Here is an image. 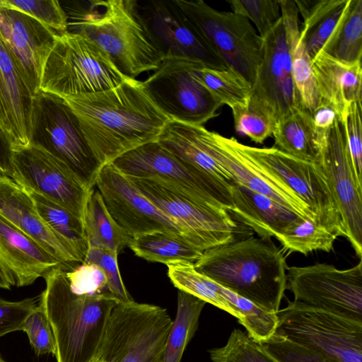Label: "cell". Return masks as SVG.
<instances>
[{"mask_svg":"<svg viewBox=\"0 0 362 362\" xmlns=\"http://www.w3.org/2000/svg\"><path fill=\"white\" fill-rule=\"evenodd\" d=\"M64 98L103 165L156 141L170 121L152 101L143 81L136 78L109 90Z\"/></svg>","mask_w":362,"mask_h":362,"instance_id":"cell-1","label":"cell"},{"mask_svg":"<svg viewBox=\"0 0 362 362\" xmlns=\"http://www.w3.org/2000/svg\"><path fill=\"white\" fill-rule=\"evenodd\" d=\"M284 250L250 236L205 250L195 269L257 307L276 313L287 288Z\"/></svg>","mask_w":362,"mask_h":362,"instance_id":"cell-2","label":"cell"},{"mask_svg":"<svg viewBox=\"0 0 362 362\" xmlns=\"http://www.w3.org/2000/svg\"><path fill=\"white\" fill-rule=\"evenodd\" d=\"M64 268L44 278L40 296L56 344L57 362H91L96 358L109 317L119 301L109 292L71 291Z\"/></svg>","mask_w":362,"mask_h":362,"instance_id":"cell-3","label":"cell"},{"mask_svg":"<svg viewBox=\"0 0 362 362\" xmlns=\"http://www.w3.org/2000/svg\"><path fill=\"white\" fill-rule=\"evenodd\" d=\"M87 4L69 23L72 32L97 43L128 78L159 68L162 59L139 21L136 0H93Z\"/></svg>","mask_w":362,"mask_h":362,"instance_id":"cell-4","label":"cell"},{"mask_svg":"<svg viewBox=\"0 0 362 362\" xmlns=\"http://www.w3.org/2000/svg\"><path fill=\"white\" fill-rule=\"evenodd\" d=\"M128 78L97 43L69 30L57 35L42 69L40 91L66 98L109 90Z\"/></svg>","mask_w":362,"mask_h":362,"instance_id":"cell-5","label":"cell"},{"mask_svg":"<svg viewBox=\"0 0 362 362\" xmlns=\"http://www.w3.org/2000/svg\"><path fill=\"white\" fill-rule=\"evenodd\" d=\"M30 146L66 165L88 190L95 187L103 165L64 98L42 91L33 97Z\"/></svg>","mask_w":362,"mask_h":362,"instance_id":"cell-6","label":"cell"},{"mask_svg":"<svg viewBox=\"0 0 362 362\" xmlns=\"http://www.w3.org/2000/svg\"><path fill=\"white\" fill-rule=\"evenodd\" d=\"M173 323L167 310L134 300L112 310L96 358L100 362H163Z\"/></svg>","mask_w":362,"mask_h":362,"instance_id":"cell-7","label":"cell"},{"mask_svg":"<svg viewBox=\"0 0 362 362\" xmlns=\"http://www.w3.org/2000/svg\"><path fill=\"white\" fill-rule=\"evenodd\" d=\"M276 333L334 362H362V322L299 302L276 313Z\"/></svg>","mask_w":362,"mask_h":362,"instance_id":"cell-8","label":"cell"},{"mask_svg":"<svg viewBox=\"0 0 362 362\" xmlns=\"http://www.w3.org/2000/svg\"><path fill=\"white\" fill-rule=\"evenodd\" d=\"M175 1L228 68L252 86L262 57L263 39L249 20L233 11H218L203 0Z\"/></svg>","mask_w":362,"mask_h":362,"instance_id":"cell-9","label":"cell"},{"mask_svg":"<svg viewBox=\"0 0 362 362\" xmlns=\"http://www.w3.org/2000/svg\"><path fill=\"white\" fill-rule=\"evenodd\" d=\"M127 177L204 251L235 240L238 226L226 210L203 204L165 181Z\"/></svg>","mask_w":362,"mask_h":362,"instance_id":"cell-10","label":"cell"},{"mask_svg":"<svg viewBox=\"0 0 362 362\" xmlns=\"http://www.w3.org/2000/svg\"><path fill=\"white\" fill-rule=\"evenodd\" d=\"M136 9L162 62L183 59L210 69H229L175 0L136 1Z\"/></svg>","mask_w":362,"mask_h":362,"instance_id":"cell-11","label":"cell"},{"mask_svg":"<svg viewBox=\"0 0 362 362\" xmlns=\"http://www.w3.org/2000/svg\"><path fill=\"white\" fill-rule=\"evenodd\" d=\"M111 163L127 177L165 181L210 206L227 211L233 208V184H223L193 170L157 141L132 149Z\"/></svg>","mask_w":362,"mask_h":362,"instance_id":"cell-12","label":"cell"},{"mask_svg":"<svg viewBox=\"0 0 362 362\" xmlns=\"http://www.w3.org/2000/svg\"><path fill=\"white\" fill-rule=\"evenodd\" d=\"M286 277L293 301L362 322L361 260L346 269L325 263L290 267Z\"/></svg>","mask_w":362,"mask_h":362,"instance_id":"cell-13","label":"cell"},{"mask_svg":"<svg viewBox=\"0 0 362 362\" xmlns=\"http://www.w3.org/2000/svg\"><path fill=\"white\" fill-rule=\"evenodd\" d=\"M197 65L183 59H165L143 81L152 101L170 120L204 126L218 115L222 105L196 79L193 71Z\"/></svg>","mask_w":362,"mask_h":362,"instance_id":"cell-14","label":"cell"},{"mask_svg":"<svg viewBox=\"0 0 362 362\" xmlns=\"http://www.w3.org/2000/svg\"><path fill=\"white\" fill-rule=\"evenodd\" d=\"M187 124L197 142L228 171L234 183L264 194L301 217L316 223L308 205L279 176L246 155L237 139L225 137L204 126Z\"/></svg>","mask_w":362,"mask_h":362,"instance_id":"cell-15","label":"cell"},{"mask_svg":"<svg viewBox=\"0 0 362 362\" xmlns=\"http://www.w3.org/2000/svg\"><path fill=\"white\" fill-rule=\"evenodd\" d=\"M240 149L279 176L310 207L316 223L344 237L341 215L320 165L291 156L275 147L257 148L239 142Z\"/></svg>","mask_w":362,"mask_h":362,"instance_id":"cell-16","label":"cell"},{"mask_svg":"<svg viewBox=\"0 0 362 362\" xmlns=\"http://www.w3.org/2000/svg\"><path fill=\"white\" fill-rule=\"evenodd\" d=\"M320 166L339 211L344 237L361 258L362 184L355 174L344 122L340 118L326 137Z\"/></svg>","mask_w":362,"mask_h":362,"instance_id":"cell-17","label":"cell"},{"mask_svg":"<svg viewBox=\"0 0 362 362\" xmlns=\"http://www.w3.org/2000/svg\"><path fill=\"white\" fill-rule=\"evenodd\" d=\"M14 179L83 221L90 190L63 163L33 146L13 148Z\"/></svg>","mask_w":362,"mask_h":362,"instance_id":"cell-18","label":"cell"},{"mask_svg":"<svg viewBox=\"0 0 362 362\" xmlns=\"http://www.w3.org/2000/svg\"><path fill=\"white\" fill-rule=\"evenodd\" d=\"M262 39V57L248 104L262 110L276 123L303 105L292 77L281 18Z\"/></svg>","mask_w":362,"mask_h":362,"instance_id":"cell-19","label":"cell"},{"mask_svg":"<svg viewBox=\"0 0 362 362\" xmlns=\"http://www.w3.org/2000/svg\"><path fill=\"white\" fill-rule=\"evenodd\" d=\"M95 187L111 216L132 238L154 231H168L191 241L177 223L146 198L112 163L103 165Z\"/></svg>","mask_w":362,"mask_h":362,"instance_id":"cell-20","label":"cell"},{"mask_svg":"<svg viewBox=\"0 0 362 362\" xmlns=\"http://www.w3.org/2000/svg\"><path fill=\"white\" fill-rule=\"evenodd\" d=\"M168 275L179 291L188 293L230 313L257 342L269 339L276 331V313L267 312L199 273L194 264L179 262L168 264Z\"/></svg>","mask_w":362,"mask_h":362,"instance_id":"cell-21","label":"cell"},{"mask_svg":"<svg viewBox=\"0 0 362 362\" xmlns=\"http://www.w3.org/2000/svg\"><path fill=\"white\" fill-rule=\"evenodd\" d=\"M57 33L30 16L0 3V39L33 95Z\"/></svg>","mask_w":362,"mask_h":362,"instance_id":"cell-22","label":"cell"},{"mask_svg":"<svg viewBox=\"0 0 362 362\" xmlns=\"http://www.w3.org/2000/svg\"><path fill=\"white\" fill-rule=\"evenodd\" d=\"M0 267L10 285L23 287L64 265L0 216Z\"/></svg>","mask_w":362,"mask_h":362,"instance_id":"cell-23","label":"cell"},{"mask_svg":"<svg viewBox=\"0 0 362 362\" xmlns=\"http://www.w3.org/2000/svg\"><path fill=\"white\" fill-rule=\"evenodd\" d=\"M0 216L37 242L68 271L81 264L43 222L27 191L12 177H0Z\"/></svg>","mask_w":362,"mask_h":362,"instance_id":"cell-24","label":"cell"},{"mask_svg":"<svg viewBox=\"0 0 362 362\" xmlns=\"http://www.w3.org/2000/svg\"><path fill=\"white\" fill-rule=\"evenodd\" d=\"M33 95L0 39V103L16 147L30 146Z\"/></svg>","mask_w":362,"mask_h":362,"instance_id":"cell-25","label":"cell"},{"mask_svg":"<svg viewBox=\"0 0 362 362\" xmlns=\"http://www.w3.org/2000/svg\"><path fill=\"white\" fill-rule=\"evenodd\" d=\"M312 68L320 101L344 120L349 107L361 100V62L346 63L321 52L312 59Z\"/></svg>","mask_w":362,"mask_h":362,"instance_id":"cell-26","label":"cell"},{"mask_svg":"<svg viewBox=\"0 0 362 362\" xmlns=\"http://www.w3.org/2000/svg\"><path fill=\"white\" fill-rule=\"evenodd\" d=\"M232 199L233 208L230 211L233 216L264 240L278 239L291 225L303 218L269 197L236 183L232 187Z\"/></svg>","mask_w":362,"mask_h":362,"instance_id":"cell-27","label":"cell"},{"mask_svg":"<svg viewBox=\"0 0 362 362\" xmlns=\"http://www.w3.org/2000/svg\"><path fill=\"white\" fill-rule=\"evenodd\" d=\"M279 4L293 83L302 105L312 114L320 104V98L312 59L300 37L298 8L294 0H279Z\"/></svg>","mask_w":362,"mask_h":362,"instance_id":"cell-28","label":"cell"},{"mask_svg":"<svg viewBox=\"0 0 362 362\" xmlns=\"http://www.w3.org/2000/svg\"><path fill=\"white\" fill-rule=\"evenodd\" d=\"M352 0H294L303 18L300 37L313 59L345 18Z\"/></svg>","mask_w":362,"mask_h":362,"instance_id":"cell-29","label":"cell"},{"mask_svg":"<svg viewBox=\"0 0 362 362\" xmlns=\"http://www.w3.org/2000/svg\"><path fill=\"white\" fill-rule=\"evenodd\" d=\"M275 148L296 158L320 165L322 149L311 113L298 106L276 122L272 133Z\"/></svg>","mask_w":362,"mask_h":362,"instance_id":"cell-30","label":"cell"},{"mask_svg":"<svg viewBox=\"0 0 362 362\" xmlns=\"http://www.w3.org/2000/svg\"><path fill=\"white\" fill-rule=\"evenodd\" d=\"M24 189L32 198L39 216L47 228L76 261L82 264L88 250L83 221L66 208Z\"/></svg>","mask_w":362,"mask_h":362,"instance_id":"cell-31","label":"cell"},{"mask_svg":"<svg viewBox=\"0 0 362 362\" xmlns=\"http://www.w3.org/2000/svg\"><path fill=\"white\" fill-rule=\"evenodd\" d=\"M129 247L139 257L166 265L179 262L194 264L204 252L186 237L168 231L134 236Z\"/></svg>","mask_w":362,"mask_h":362,"instance_id":"cell-32","label":"cell"},{"mask_svg":"<svg viewBox=\"0 0 362 362\" xmlns=\"http://www.w3.org/2000/svg\"><path fill=\"white\" fill-rule=\"evenodd\" d=\"M83 224L88 248L106 249L119 254L130 245L132 237L111 216L95 187L89 194Z\"/></svg>","mask_w":362,"mask_h":362,"instance_id":"cell-33","label":"cell"},{"mask_svg":"<svg viewBox=\"0 0 362 362\" xmlns=\"http://www.w3.org/2000/svg\"><path fill=\"white\" fill-rule=\"evenodd\" d=\"M177 313L168 334L163 362H180L184 351L197 331L206 303L188 293H177Z\"/></svg>","mask_w":362,"mask_h":362,"instance_id":"cell-34","label":"cell"},{"mask_svg":"<svg viewBox=\"0 0 362 362\" xmlns=\"http://www.w3.org/2000/svg\"><path fill=\"white\" fill-rule=\"evenodd\" d=\"M196 79L222 105L231 108L248 105L252 85L240 74L228 69H215L197 65Z\"/></svg>","mask_w":362,"mask_h":362,"instance_id":"cell-35","label":"cell"},{"mask_svg":"<svg viewBox=\"0 0 362 362\" xmlns=\"http://www.w3.org/2000/svg\"><path fill=\"white\" fill-rule=\"evenodd\" d=\"M321 52L346 63L361 62L362 0L351 1L345 18Z\"/></svg>","mask_w":362,"mask_h":362,"instance_id":"cell-36","label":"cell"},{"mask_svg":"<svg viewBox=\"0 0 362 362\" xmlns=\"http://www.w3.org/2000/svg\"><path fill=\"white\" fill-rule=\"evenodd\" d=\"M337 238L322 226L301 218L291 225L277 240L284 251L307 255L317 250L329 252Z\"/></svg>","mask_w":362,"mask_h":362,"instance_id":"cell-37","label":"cell"},{"mask_svg":"<svg viewBox=\"0 0 362 362\" xmlns=\"http://www.w3.org/2000/svg\"><path fill=\"white\" fill-rule=\"evenodd\" d=\"M213 362H276L248 334L234 329L225 346L209 351Z\"/></svg>","mask_w":362,"mask_h":362,"instance_id":"cell-38","label":"cell"},{"mask_svg":"<svg viewBox=\"0 0 362 362\" xmlns=\"http://www.w3.org/2000/svg\"><path fill=\"white\" fill-rule=\"evenodd\" d=\"M0 3L30 16L57 34L69 31L68 16L57 0H0Z\"/></svg>","mask_w":362,"mask_h":362,"instance_id":"cell-39","label":"cell"},{"mask_svg":"<svg viewBox=\"0 0 362 362\" xmlns=\"http://www.w3.org/2000/svg\"><path fill=\"white\" fill-rule=\"evenodd\" d=\"M232 11L252 21L263 38L281 20L279 0H230Z\"/></svg>","mask_w":362,"mask_h":362,"instance_id":"cell-40","label":"cell"},{"mask_svg":"<svg viewBox=\"0 0 362 362\" xmlns=\"http://www.w3.org/2000/svg\"><path fill=\"white\" fill-rule=\"evenodd\" d=\"M236 132L248 136L256 144H262L272 136L275 122L262 110L248 104L231 108Z\"/></svg>","mask_w":362,"mask_h":362,"instance_id":"cell-41","label":"cell"},{"mask_svg":"<svg viewBox=\"0 0 362 362\" xmlns=\"http://www.w3.org/2000/svg\"><path fill=\"white\" fill-rule=\"evenodd\" d=\"M259 344L276 362H334L313 350L289 341L276 332L267 341Z\"/></svg>","mask_w":362,"mask_h":362,"instance_id":"cell-42","label":"cell"},{"mask_svg":"<svg viewBox=\"0 0 362 362\" xmlns=\"http://www.w3.org/2000/svg\"><path fill=\"white\" fill-rule=\"evenodd\" d=\"M21 330L26 333L30 346L38 355L56 353L54 336L48 318L39 305L28 315Z\"/></svg>","mask_w":362,"mask_h":362,"instance_id":"cell-43","label":"cell"},{"mask_svg":"<svg viewBox=\"0 0 362 362\" xmlns=\"http://www.w3.org/2000/svg\"><path fill=\"white\" fill-rule=\"evenodd\" d=\"M118 253L106 249L90 247L83 263L95 264L100 267L107 279V289L119 302L132 300L121 277L118 262Z\"/></svg>","mask_w":362,"mask_h":362,"instance_id":"cell-44","label":"cell"},{"mask_svg":"<svg viewBox=\"0 0 362 362\" xmlns=\"http://www.w3.org/2000/svg\"><path fill=\"white\" fill-rule=\"evenodd\" d=\"M66 276L70 288L74 293L92 294L109 292L106 274L97 264L82 263L66 271Z\"/></svg>","mask_w":362,"mask_h":362,"instance_id":"cell-45","label":"cell"},{"mask_svg":"<svg viewBox=\"0 0 362 362\" xmlns=\"http://www.w3.org/2000/svg\"><path fill=\"white\" fill-rule=\"evenodd\" d=\"M361 112V100H358L349 107L343 120L354 172L361 184H362Z\"/></svg>","mask_w":362,"mask_h":362,"instance_id":"cell-46","label":"cell"},{"mask_svg":"<svg viewBox=\"0 0 362 362\" xmlns=\"http://www.w3.org/2000/svg\"><path fill=\"white\" fill-rule=\"evenodd\" d=\"M39 303L40 296L19 301H9L0 297V337L21 330L25 320Z\"/></svg>","mask_w":362,"mask_h":362,"instance_id":"cell-47","label":"cell"},{"mask_svg":"<svg viewBox=\"0 0 362 362\" xmlns=\"http://www.w3.org/2000/svg\"><path fill=\"white\" fill-rule=\"evenodd\" d=\"M311 115L315 132L322 147L330 129L339 117L330 105L322 101Z\"/></svg>","mask_w":362,"mask_h":362,"instance_id":"cell-48","label":"cell"},{"mask_svg":"<svg viewBox=\"0 0 362 362\" xmlns=\"http://www.w3.org/2000/svg\"><path fill=\"white\" fill-rule=\"evenodd\" d=\"M13 145L9 136L0 128V177H13Z\"/></svg>","mask_w":362,"mask_h":362,"instance_id":"cell-49","label":"cell"},{"mask_svg":"<svg viewBox=\"0 0 362 362\" xmlns=\"http://www.w3.org/2000/svg\"><path fill=\"white\" fill-rule=\"evenodd\" d=\"M0 128L11 138V131L0 103Z\"/></svg>","mask_w":362,"mask_h":362,"instance_id":"cell-50","label":"cell"},{"mask_svg":"<svg viewBox=\"0 0 362 362\" xmlns=\"http://www.w3.org/2000/svg\"><path fill=\"white\" fill-rule=\"evenodd\" d=\"M11 286L8 283L5 274L0 267V288L10 289Z\"/></svg>","mask_w":362,"mask_h":362,"instance_id":"cell-51","label":"cell"},{"mask_svg":"<svg viewBox=\"0 0 362 362\" xmlns=\"http://www.w3.org/2000/svg\"><path fill=\"white\" fill-rule=\"evenodd\" d=\"M91 362H100L97 358H95Z\"/></svg>","mask_w":362,"mask_h":362,"instance_id":"cell-52","label":"cell"},{"mask_svg":"<svg viewBox=\"0 0 362 362\" xmlns=\"http://www.w3.org/2000/svg\"><path fill=\"white\" fill-rule=\"evenodd\" d=\"M0 362H6L0 356Z\"/></svg>","mask_w":362,"mask_h":362,"instance_id":"cell-53","label":"cell"}]
</instances>
